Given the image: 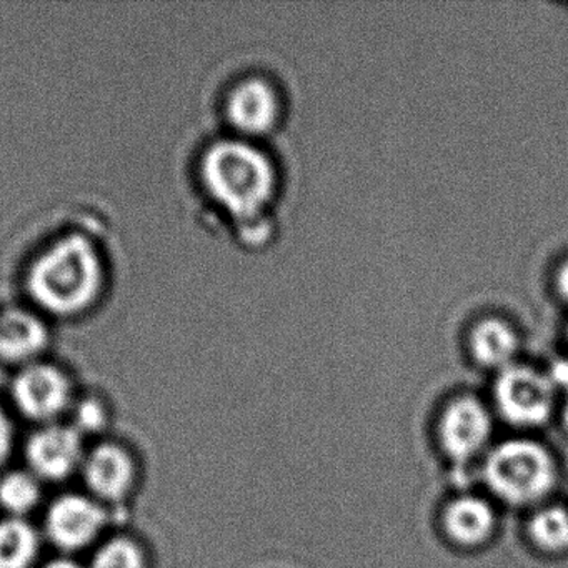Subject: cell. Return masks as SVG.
<instances>
[{
	"mask_svg": "<svg viewBox=\"0 0 568 568\" xmlns=\"http://www.w3.org/2000/svg\"><path fill=\"white\" fill-rule=\"evenodd\" d=\"M82 474L92 494L105 500H119L134 480V464L128 452L118 445L104 444L84 458Z\"/></svg>",
	"mask_w": 568,
	"mask_h": 568,
	"instance_id": "10",
	"label": "cell"
},
{
	"mask_svg": "<svg viewBox=\"0 0 568 568\" xmlns=\"http://www.w3.org/2000/svg\"><path fill=\"white\" fill-rule=\"evenodd\" d=\"M39 551L32 525L19 517L0 521V568H29Z\"/></svg>",
	"mask_w": 568,
	"mask_h": 568,
	"instance_id": "14",
	"label": "cell"
},
{
	"mask_svg": "<svg viewBox=\"0 0 568 568\" xmlns=\"http://www.w3.org/2000/svg\"><path fill=\"white\" fill-rule=\"evenodd\" d=\"M74 418V428L79 434L81 432H98L105 424V412L98 402L84 400L75 410Z\"/></svg>",
	"mask_w": 568,
	"mask_h": 568,
	"instance_id": "18",
	"label": "cell"
},
{
	"mask_svg": "<svg viewBox=\"0 0 568 568\" xmlns=\"http://www.w3.org/2000/svg\"><path fill=\"white\" fill-rule=\"evenodd\" d=\"M41 498V487L34 474L11 471L0 478V505L12 517L21 518L38 505Z\"/></svg>",
	"mask_w": 568,
	"mask_h": 568,
	"instance_id": "16",
	"label": "cell"
},
{
	"mask_svg": "<svg viewBox=\"0 0 568 568\" xmlns=\"http://www.w3.org/2000/svg\"><path fill=\"white\" fill-rule=\"evenodd\" d=\"M105 525L101 505L82 495L59 497L45 515L49 538L64 550H78L91 544Z\"/></svg>",
	"mask_w": 568,
	"mask_h": 568,
	"instance_id": "7",
	"label": "cell"
},
{
	"mask_svg": "<svg viewBox=\"0 0 568 568\" xmlns=\"http://www.w3.org/2000/svg\"><path fill=\"white\" fill-rule=\"evenodd\" d=\"M528 537L538 550L561 554L568 550V510L560 505H548L531 515Z\"/></svg>",
	"mask_w": 568,
	"mask_h": 568,
	"instance_id": "15",
	"label": "cell"
},
{
	"mask_svg": "<svg viewBox=\"0 0 568 568\" xmlns=\"http://www.w3.org/2000/svg\"><path fill=\"white\" fill-rule=\"evenodd\" d=\"M26 457L36 477L62 480L84 462L81 434L74 427L48 425L29 438Z\"/></svg>",
	"mask_w": 568,
	"mask_h": 568,
	"instance_id": "8",
	"label": "cell"
},
{
	"mask_svg": "<svg viewBox=\"0 0 568 568\" xmlns=\"http://www.w3.org/2000/svg\"><path fill=\"white\" fill-rule=\"evenodd\" d=\"M564 388V405H561V420H564L565 428L568 430V382L567 384L561 385Z\"/></svg>",
	"mask_w": 568,
	"mask_h": 568,
	"instance_id": "22",
	"label": "cell"
},
{
	"mask_svg": "<svg viewBox=\"0 0 568 568\" xmlns=\"http://www.w3.org/2000/svg\"><path fill=\"white\" fill-rule=\"evenodd\" d=\"M12 397L22 414L34 420H51L68 408L71 384L52 365H31L16 377Z\"/></svg>",
	"mask_w": 568,
	"mask_h": 568,
	"instance_id": "6",
	"label": "cell"
},
{
	"mask_svg": "<svg viewBox=\"0 0 568 568\" xmlns=\"http://www.w3.org/2000/svg\"><path fill=\"white\" fill-rule=\"evenodd\" d=\"M227 115L231 124L242 134H265L277 124L281 101L267 81L247 79L229 98Z\"/></svg>",
	"mask_w": 568,
	"mask_h": 568,
	"instance_id": "9",
	"label": "cell"
},
{
	"mask_svg": "<svg viewBox=\"0 0 568 568\" xmlns=\"http://www.w3.org/2000/svg\"><path fill=\"white\" fill-rule=\"evenodd\" d=\"M555 388L550 374L514 364L498 372L494 387L495 405L510 424L538 427L554 410Z\"/></svg>",
	"mask_w": 568,
	"mask_h": 568,
	"instance_id": "4",
	"label": "cell"
},
{
	"mask_svg": "<svg viewBox=\"0 0 568 568\" xmlns=\"http://www.w3.org/2000/svg\"><path fill=\"white\" fill-rule=\"evenodd\" d=\"M557 464L535 440L511 438L495 445L484 462V480L495 497L514 507L544 500L557 484Z\"/></svg>",
	"mask_w": 568,
	"mask_h": 568,
	"instance_id": "3",
	"label": "cell"
},
{
	"mask_svg": "<svg viewBox=\"0 0 568 568\" xmlns=\"http://www.w3.org/2000/svg\"><path fill=\"white\" fill-rule=\"evenodd\" d=\"M555 285H557V292L560 294V297L568 302V261L564 262L560 268H558Z\"/></svg>",
	"mask_w": 568,
	"mask_h": 568,
	"instance_id": "20",
	"label": "cell"
},
{
	"mask_svg": "<svg viewBox=\"0 0 568 568\" xmlns=\"http://www.w3.org/2000/svg\"><path fill=\"white\" fill-rule=\"evenodd\" d=\"M144 554L129 538H112L95 551L91 568H144Z\"/></svg>",
	"mask_w": 568,
	"mask_h": 568,
	"instance_id": "17",
	"label": "cell"
},
{
	"mask_svg": "<svg viewBox=\"0 0 568 568\" xmlns=\"http://www.w3.org/2000/svg\"><path fill=\"white\" fill-rule=\"evenodd\" d=\"M12 447L11 422L6 417L4 410L0 408V465L8 460Z\"/></svg>",
	"mask_w": 568,
	"mask_h": 568,
	"instance_id": "19",
	"label": "cell"
},
{
	"mask_svg": "<svg viewBox=\"0 0 568 568\" xmlns=\"http://www.w3.org/2000/svg\"><path fill=\"white\" fill-rule=\"evenodd\" d=\"M49 334L41 318L21 308L0 314V358L6 362L31 361L48 345Z\"/></svg>",
	"mask_w": 568,
	"mask_h": 568,
	"instance_id": "12",
	"label": "cell"
},
{
	"mask_svg": "<svg viewBox=\"0 0 568 568\" xmlns=\"http://www.w3.org/2000/svg\"><path fill=\"white\" fill-rule=\"evenodd\" d=\"M202 179L234 217L254 221L274 197L277 175L264 152L244 141H221L205 152Z\"/></svg>",
	"mask_w": 568,
	"mask_h": 568,
	"instance_id": "2",
	"label": "cell"
},
{
	"mask_svg": "<svg viewBox=\"0 0 568 568\" xmlns=\"http://www.w3.org/2000/svg\"><path fill=\"white\" fill-rule=\"evenodd\" d=\"M102 262L84 235L61 239L29 272L32 298L52 314L71 315L88 308L102 287Z\"/></svg>",
	"mask_w": 568,
	"mask_h": 568,
	"instance_id": "1",
	"label": "cell"
},
{
	"mask_svg": "<svg viewBox=\"0 0 568 568\" xmlns=\"http://www.w3.org/2000/svg\"><path fill=\"white\" fill-rule=\"evenodd\" d=\"M442 524L452 541L471 548L490 540L497 527V515L485 498L462 495L448 501Z\"/></svg>",
	"mask_w": 568,
	"mask_h": 568,
	"instance_id": "11",
	"label": "cell"
},
{
	"mask_svg": "<svg viewBox=\"0 0 568 568\" xmlns=\"http://www.w3.org/2000/svg\"><path fill=\"white\" fill-rule=\"evenodd\" d=\"M494 422L485 404L478 398L464 395L455 398L442 412L438 422V440L452 464H470L484 454L490 444Z\"/></svg>",
	"mask_w": 568,
	"mask_h": 568,
	"instance_id": "5",
	"label": "cell"
},
{
	"mask_svg": "<svg viewBox=\"0 0 568 568\" xmlns=\"http://www.w3.org/2000/svg\"><path fill=\"white\" fill-rule=\"evenodd\" d=\"M44 568H82L78 561L72 560V558H55V560L49 561Z\"/></svg>",
	"mask_w": 568,
	"mask_h": 568,
	"instance_id": "21",
	"label": "cell"
},
{
	"mask_svg": "<svg viewBox=\"0 0 568 568\" xmlns=\"http://www.w3.org/2000/svg\"><path fill=\"white\" fill-rule=\"evenodd\" d=\"M518 335L501 318L478 322L470 334V351L478 364L498 372L514 365L518 352Z\"/></svg>",
	"mask_w": 568,
	"mask_h": 568,
	"instance_id": "13",
	"label": "cell"
}]
</instances>
